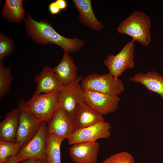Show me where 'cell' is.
<instances>
[{"mask_svg":"<svg viewBox=\"0 0 163 163\" xmlns=\"http://www.w3.org/2000/svg\"><path fill=\"white\" fill-rule=\"evenodd\" d=\"M43 163H48L46 161H44Z\"/></svg>","mask_w":163,"mask_h":163,"instance_id":"29","label":"cell"},{"mask_svg":"<svg viewBox=\"0 0 163 163\" xmlns=\"http://www.w3.org/2000/svg\"><path fill=\"white\" fill-rule=\"evenodd\" d=\"M21 147L16 142L0 140V163H5L8 157L16 155Z\"/></svg>","mask_w":163,"mask_h":163,"instance_id":"22","label":"cell"},{"mask_svg":"<svg viewBox=\"0 0 163 163\" xmlns=\"http://www.w3.org/2000/svg\"><path fill=\"white\" fill-rule=\"evenodd\" d=\"M15 50L13 40L4 34H0V60L12 53Z\"/></svg>","mask_w":163,"mask_h":163,"instance_id":"23","label":"cell"},{"mask_svg":"<svg viewBox=\"0 0 163 163\" xmlns=\"http://www.w3.org/2000/svg\"><path fill=\"white\" fill-rule=\"evenodd\" d=\"M44 161L36 159H30L22 161L21 163H43Z\"/></svg>","mask_w":163,"mask_h":163,"instance_id":"28","label":"cell"},{"mask_svg":"<svg viewBox=\"0 0 163 163\" xmlns=\"http://www.w3.org/2000/svg\"><path fill=\"white\" fill-rule=\"evenodd\" d=\"M83 97L85 103L103 115L117 110L121 99L118 95L89 90L84 91Z\"/></svg>","mask_w":163,"mask_h":163,"instance_id":"10","label":"cell"},{"mask_svg":"<svg viewBox=\"0 0 163 163\" xmlns=\"http://www.w3.org/2000/svg\"><path fill=\"white\" fill-rule=\"evenodd\" d=\"M25 29L28 36L36 43L46 45L56 44L69 53L79 51L85 44L82 40L66 37L59 34L48 21L34 20L28 13L25 19Z\"/></svg>","mask_w":163,"mask_h":163,"instance_id":"1","label":"cell"},{"mask_svg":"<svg viewBox=\"0 0 163 163\" xmlns=\"http://www.w3.org/2000/svg\"><path fill=\"white\" fill-rule=\"evenodd\" d=\"M149 17L142 11H135L118 25L117 29L120 34L129 36L143 45L146 46L151 41Z\"/></svg>","mask_w":163,"mask_h":163,"instance_id":"2","label":"cell"},{"mask_svg":"<svg viewBox=\"0 0 163 163\" xmlns=\"http://www.w3.org/2000/svg\"><path fill=\"white\" fill-rule=\"evenodd\" d=\"M134 158L128 152H122L113 155L102 163H134Z\"/></svg>","mask_w":163,"mask_h":163,"instance_id":"24","label":"cell"},{"mask_svg":"<svg viewBox=\"0 0 163 163\" xmlns=\"http://www.w3.org/2000/svg\"><path fill=\"white\" fill-rule=\"evenodd\" d=\"M49 9L50 12L53 14H58L60 11L55 1L50 4Z\"/></svg>","mask_w":163,"mask_h":163,"instance_id":"25","label":"cell"},{"mask_svg":"<svg viewBox=\"0 0 163 163\" xmlns=\"http://www.w3.org/2000/svg\"><path fill=\"white\" fill-rule=\"evenodd\" d=\"M55 2L60 10L64 9L66 8L67 4L66 1L64 0H57Z\"/></svg>","mask_w":163,"mask_h":163,"instance_id":"26","label":"cell"},{"mask_svg":"<svg viewBox=\"0 0 163 163\" xmlns=\"http://www.w3.org/2000/svg\"><path fill=\"white\" fill-rule=\"evenodd\" d=\"M34 81L37 88L34 95L59 91L62 86L56 77L53 68L48 66L44 67L35 77Z\"/></svg>","mask_w":163,"mask_h":163,"instance_id":"14","label":"cell"},{"mask_svg":"<svg viewBox=\"0 0 163 163\" xmlns=\"http://www.w3.org/2000/svg\"><path fill=\"white\" fill-rule=\"evenodd\" d=\"M81 81V85L84 91L118 96L125 91L122 80L109 73L102 75L91 74L82 78Z\"/></svg>","mask_w":163,"mask_h":163,"instance_id":"4","label":"cell"},{"mask_svg":"<svg viewBox=\"0 0 163 163\" xmlns=\"http://www.w3.org/2000/svg\"><path fill=\"white\" fill-rule=\"evenodd\" d=\"M59 92L33 95L30 100H24V106L39 120L47 123L59 107Z\"/></svg>","mask_w":163,"mask_h":163,"instance_id":"3","label":"cell"},{"mask_svg":"<svg viewBox=\"0 0 163 163\" xmlns=\"http://www.w3.org/2000/svg\"><path fill=\"white\" fill-rule=\"evenodd\" d=\"M73 120L74 131L104 121L103 115L91 108L84 99L78 102Z\"/></svg>","mask_w":163,"mask_h":163,"instance_id":"13","label":"cell"},{"mask_svg":"<svg viewBox=\"0 0 163 163\" xmlns=\"http://www.w3.org/2000/svg\"><path fill=\"white\" fill-rule=\"evenodd\" d=\"M19 120L18 107L6 114L0 123V140L16 142Z\"/></svg>","mask_w":163,"mask_h":163,"instance_id":"17","label":"cell"},{"mask_svg":"<svg viewBox=\"0 0 163 163\" xmlns=\"http://www.w3.org/2000/svg\"><path fill=\"white\" fill-rule=\"evenodd\" d=\"M16 155L11 156L8 157L5 163H19L15 156Z\"/></svg>","mask_w":163,"mask_h":163,"instance_id":"27","label":"cell"},{"mask_svg":"<svg viewBox=\"0 0 163 163\" xmlns=\"http://www.w3.org/2000/svg\"><path fill=\"white\" fill-rule=\"evenodd\" d=\"M46 123L42 122L36 134L15 155L19 162L30 159L46 161Z\"/></svg>","mask_w":163,"mask_h":163,"instance_id":"6","label":"cell"},{"mask_svg":"<svg viewBox=\"0 0 163 163\" xmlns=\"http://www.w3.org/2000/svg\"><path fill=\"white\" fill-rule=\"evenodd\" d=\"M135 41L132 38L117 54H110L104 59V64L108 69L109 73L116 78H118L127 69H131L134 67Z\"/></svg>","mask_w":163,"mask_h":163,"instance_id":"5","label":"cell"},{"mask_svg":"<svg viewBox=\"0 0 163 163\" xmlns=\"http://www.w3.org/2000/svg\"><path fill=\"white\" fill-rule=\"evenodd\" d=\"M99 148L97 141L78 143L72 145L69 155L75 163H96Z\"/></svg>","mask_w":163,"mask_h":163,"instance_id":"12","label":"cell"},{"mask_svg":"<svg viewBox=\"0 0 163 163\" xmlns=\"http://www.w3.org/2000/svg\"><path fill=\"white\" fill-rule=\"evenodd\" d=\"M82 79V76H80L74 82L62 85L59 93V107L65 110L73 119L78 102L84 99V90L80 84Z\"/></svg>","mask_w":163,"mask_h":163,"instance_id":"8","label":"cell"},{"mask_svg":"<svg viewBox=\"0 0 163 163\" xmlns=\"http://www.w3.org/2000/svg\"><path fill=\"white\" fill-rule=\"evenodd\" d=\"M24 101V100L21 99L18 103L19 120L16 140L22 147L34 136L42 122L26 109Z\"/></svg>","mask_w":163,"mask_h":163,"instance_id":"7","label":"cell"},{"mask_svg":"<svg viewBox=\"0 0 163 163\" xmlns=\"http://www.w3.org/2000/svg\"><path fill=\"white\" fill-rule=\"evenodd\" d=\"M57 78L62 85L69 84L78 78V68L69 53L64 52L59 64L53 68Z\"/></svg>","mask_w":163,"mask_h":163,"instance_id":"15","label":"cell"},{"mask_svg":"<svg viewBox=\"0 0 163 163\" xmlns=\"http://www.w3.org/2000/svg\"><path fill=\"white\" fill-rule=\"evenodd\" d=\"M66 138L52 133H47L46 155L48 163H61L60 148Z\"/></svg>","mask_w":163,"mask_h":163,"instance_id":"20","label":"cell"},{"mask_svg":"<svg viewBox=\"0 0 163 163\" xmlns=\"http://www.w3.org/2000/svg\"><path fill=\"white\" fill-rule=\"evenodd\" d=\"M13 79L11 69L5 67L3 60H0V98L1 99L9 91Z\"/></svg>","mask_w":163,"mask_h":163,"instance_id":"21","label":"cell"},{"mask_svg":"<svg viewBox=\"0 0 163 163\" xmlns=\"http://www.w3.org/2000/svg\"><path fill=\"white\" fill-rule=\"evenodd\" d=\"M22 0H6L1 13L3 18L10 22L20 23L25 17V11Z\"/></svg>","mask_w":163,"mask_h":163,"instance_id":"19","label":"cell"},{"mask_svg":"<svg viewBox=\"0 0 163 163\" xmlns=\"http://www.w3.org/2000/svg\"><path fill=\"white\" fill-rule=\"evenodd\" d=\"M47 125V133L65 137L74 131V120L63 109L59 107Z\"/></svg>","mask_w":163,"mask_h":163,"instance_id":"11","label":"cell"},{"mask_svg":"<svg viewBox=\"0 0 163 163\" xmlns=\"http://www.w3.org/2000/svg\"><path fill=\"white\" fill-rule=\"evenodd\" d=\"M72 1L78 12V19L82 24L94 30H100L103 28V25L97 19L94 13L91 0Z\"/></svg>","mask_w":163,"mask_h":163,"instance_id":"16","label":"cell"},{"mask_svg":"<svg viewBox=\"0 0 163 163\" xmlns=\"http://www.w3.org/2000/svg\"><path fill=\"white\" fill-rule=\"evenodd\" d=\"M129 80L141 84L148 90L158 94L163 100V76L157 72L152 71L145 73H138Z\"/></svg>","mask_w":163,"mask_h":163,"instance_id":"18","label":"cell"},{"mask_svg":"<svg viewBox=\"0 0 163 163\" xmlns=\"http://www.w3.org/2000/svg\"><path fill=\"white\" fill-rule=\"evenodd\" d=\"M110 124L102 121L74 131L66 139L68 144H74L84 142H95L99 139H106L111 135Z\"/></svg>","mask_w":163,"mask_h":163,"instance_id":"9","label":"cell"}]
</instances>
